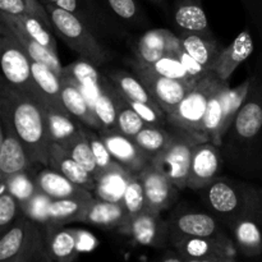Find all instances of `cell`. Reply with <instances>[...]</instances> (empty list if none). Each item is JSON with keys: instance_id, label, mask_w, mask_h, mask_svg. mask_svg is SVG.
<instances>
[{"instance_id": "1", "label": "cell", "mask_w": 262, "mask_h": 262, "mask_svg": "<svg viewBox=\"0 0 262 262\" xmlns=\"http://www.w3.org/2000/svg\"><path fill=\"white\" fill-rule=\"evenodd\" d=\"M220 150L228 170L246 181H262V81L256 72Z\"/></svg>"}, {"instance_id": "2", "label": "cell", "mask_w": 262, "mask_h": 262, "mask_svg": "<svg viewBox=\"0 0 262 262\" xmlns=\"http://www.w3.org/2000/svg\"><path fill=\"white\" fill-rule=\"evenodd\" d=\"M46 106L43 102L13 89L2 81L0 87V119L10 125L25 145L33 164L48 166L49 137L46 122Z\"/></svg>"}, {"instance_id": "3", "label": "cell", "mask_w": 262, "mask_h": 262, "mask_svg": "<svg viewBox=\"0 0 262 262\" xmlns=\"http://www.w3.org/2000/svg\"><path fill=\"white\" fill-rule=\"evenodd\" d=\"M207 211L228 229L248 214L262 210V188L246 179L217 177L199 191Z\"/></svg>"}, {"instance_id": "4", "label": "cell", "mask_w": 262, "mask_h": 262, "mask_svg": "<svg viewBox=\"0 0 262 262\" xmlns=\"http://www.w3.org/2000/svg\"><path fill=\"white\" fill-rule=\"evenodd\" d=\"M2 262H51L46 225L22 214L0 234Z\"/></svg>"}, {"instance_id": "5", "label": "cell", "mask_w": 262, "mask_h": 262, "mask_svg": "<svg viewBox=\"0 0 262 262\" xmlns=\"http://www.w3.org/2000/svg\"><path fill=\"white\" fill-rule=\"evenodd\" d=\"M53 22L54 32L83 60L100 68L109 60V51L101 38L79 18L56 5L43 3Z\"/></svg>"}, {"instance_id": "6", "label": "cell", "mask_w": 262, "mask_h": 262, "mask_svg": "<svg viewBox=\"0 0 262 262\" xmlns=\"http://www.w3.org/2000/svg\"><path fill=\"white\" fill-rule=\"evenodd\" d=\"M169 127L171 129L170 142L163 151L151 158L150 164L165 174L178 187L179 191H183L188 183L194 146L200 142L209 141V138L204 133L179 129L171 125Z\"/></svg>"}, {"instance_id": "7", "label": "cell", "mask_w": 262, "mask_h": 262, "mask_svg": "<svg viewBox=\"0 0 262 262\" xmlns=\"http://www.w3.org/2000/svg\"><path fill=\"white\" fill-rule=\"evenodd\" d=\"M0 63L3 71L2 81L49 106L33 79L32 59L23 50L19 42L5 31H0Z\"/></svg>"}, {"instance_id": "8", "label": "cell", "mask_w": 262, "mask_h": 262, "mask_svg": "<svg viewBox=\"0 0 262 262\" xmlns=\"http://www.w3.org/2000/svg\"><path fill=\"white\" fill-rule=\"evenodd\" d=\"M223 82L224 81L217 78L212 71L202 77L179 102L178 106L170 114H168V124L179 129L204 133L202 122L206 114L207 105L212 94L219 89Z\"/></svg>"}, {"instance_id": "9", "label": "cell", "mask_w": 262, "mask_h": 262, "mask_svg": "<svg viewBox=\"0 0 262 262\" xmlns=\"http://www.w3.org/2000/svg\"><path fill=\"white\" fill-rule=\"evenodd\" d=\"M174 247L184 262H233L238 250L229 237H170Z\"/></svg>"}, {"instance_id": "10", "label": "cell", "mask_w": 262, "mask_h": 262, "mask_svg": "<svg viewBox=\"0 0 262 262\" xmlns=\"http://www.w3.org/2000/svg\"><path fill=\"white\" fill-rule=\"evenodd\" d=\"M72 13L89 26L100 38L123 37L125 30L112 17L100 0H41Z\"/></svg>"}, {"instance_id": "11", "label": "cell", "mask_w": 262, "mask_h": 262, "mask_svg": "<svg viewBox=\"0 0 262 262\" xmlns=\"http://www.w3.org/2000/svg\"><path fill=\"white\" fill-rule=\"evenodd\" d=\"M136 76L143 82L154 99L164 109L166 115L170 114L179 105V102L186 97L196 83L181 81V79L170 78V77L161 76L146 64L136 60L132 66Z\"/></svg>"}, {"instance_id": "12", "label": "cell", "mask_w": 262, "mask_h": 262, "mask_svg": "<svg viewBox=\"0 0 262 262\" xmlns=\"http://www.w3.org/2000/svg\"><path fill=\"white\" fill-rule=\"evenodd\" d=\"M170 237H229L227 228L210 211L177 207L168 219Z\"/></svg>"}, {"instance_id": "13", "label": "cell", "mask_w": 262, "mask_h": 262, "mask_svg": "<svg viewBox=\"0 0 262 262\" xmlns=\"http://www.w3.org/2000/svg\"><path fill=\"white\" fill-rule=\"evenodd\" d=\"M118 232L132 238L140 246L156 250L170 247V228L168 219L164 220L161 214L147 209L130 217L127 224L118 228Z\"/></svg>"}, {"instance_id": "14", "label": "cell", "mask_w": 262, "mask_h": 262, "mask_svg": "<svg viewBox=\"0 0 262 262\" xmlns=\"http://www.w3.org/2000/svg\"><path fill=\"white\" fill-rule=\"evenodd\" d=\"M223 166L224 161L219 145L211 141L197 143L192 154L187 188L199 192L220 176Z\"/></svg>"}, {"instance_id": "15", "label": "cell", "mask_w": 262, "mask_h": 262, "mask_svg": "<svg viewBox=\"0 0 262 262\" xmlns=\"http://www.w3.org/2000/svg\"><path fill=\"white\" fill-rule=\"evenodd\" d=\"M97 132L106 143L115 161L133 174H140L143 168L150 164L151 156L145 152L132 137L123 135L114 128H101Z\"/></svg>"}, {"instance_id": "16", "label": "cell", "mask_w": 262, "mask_h": 262, "mask_svg": "<svg viewBox=\"0 0 262 262\" xmlns=\"http://www.w3.org/2000/svg\"><path fill=\"white\" fill-rule=\"evenodd\" d=\"M36 166L22 141L5 120L0 119V178L22 171H32Z\"/></svg>"}, {"instance_id": "17", "label": "cell", "mask_w": 262, "mask_h": 262, "mask_svg": "<svg viewBox=\"0 0 262 262\" xmlns=\"http://www.w3.org/2000/svg\"><path fill=\"white\" fill-rule=\"evenodd\" d=\"M138 176L145 188L146 209L161 214L173 206L178 199L179 189L165 174L148 164Z\"/></svg>"}, {"instance_id": "18", "label": "cell", "mask_w": 262, "mask_h": 262, "mask_svg": "<svg viewBox=\"0 0 262 262\" xmlns=\"http://www.w3.org/2000/svg\"><path fill=\"white\" fill-rule=\"evenodd\" d=\"M181 50L179 36L165 28H155L141 36L136 48V55L141 63L151 64L163 56L177 55Z\"/></svg>"}, {"instance_id": "19", "label": "cell", "mask_w": 262, "mask_h": 262, "mask_svg": "<svg viewBox=\"0 0 262 262\" xmlns=\"http://www.w3.org/2000/svg\"><path fill=\"white\" fill-rule=\"evenodd\" d=\"M243 257H258L262 255V210L248 214L228 227Z\"/></svg>"}, {"instance_id": "20", "label": "cell", "mask_w": 262, "mask_h": 262, "mask_svg": "<svg viewBox=\"0 0 262 262\" xmlns=\"http://www.w3.org/2000/svg\"><path fill=\"white\" fill-rule=\"evenodd\" d=\"M253 49H255V43H253V38L251 36L250 31L243 30L233 40L230 45L220 50L219 56H217L216 61L212 66L211 71L222 81H229L235 69L243 61L250 58L251 54L253 53Z\"/></svg>"}, {"instance_id": "21", "label": "cell", "mask_w": 262, "mask_h": 262, "mask_svg": "<svg viewBox=\"0 0 262 262\" xmlns=\"http://www.w3.org/2000/svg\"><path fill=\"white\" fill-rule=\"evenodd\" d=\"M35 182L38 191L43 192L53 200L67 199V197H86L92 199L94 192L78 186L63 174L49 166L38 169L35 174Z\"/></svg>"}, {"instance_id": "22", "label": "cell", "mask_w": 262, "mask_h": 262, "mask_svg": "<svg viewBox=\"0 0 262 262\" xmlns=\"http://www.w3.org/2000/svg\"><path fill=\"white\" fill-rule=\"evenodd\" d=\"M48 166L63 174L64 177L71 179L78 186L94 192L95 186H96V179L81 164L77 163L59 143L53 142L49 148Z\"/></svg>"}, {"instance_id": "23", "label": "cell", "mask_w": 262, "mask_h": 262, "mask_svg": "<svg viewBox=\"0 0 262 262\" xmlns=\"http://www.w3.org/2000/svg\"><path fill=\"white\" fill-rule=\"evenodd\" d=\"M132 177V171H129L122 164L115 161L109 169L100 173L96 178L94 196L97 199L105 200V201L122 204L124 192Z\"/></svg>"}, {"instance_id": "24", "label": "cell", "mask_w": 262, "mask_h": 262, "mask_svg": "<svg viewBox=\"0 0 262 262\" xmlns=\"http://www.w3.org/2000/svg\"><path fill=\"white\" fill-rule=\"evenodd\" d=\"M61 81V99L66 109L73 115L76 119L83 123L84 125L99 130L102 128L99 117L95 113L94 107L87 100L86 95L81 89L69 79L60 77Z\"/></svg>"}, {"instance_id": "25", "label": "cell", "mask_w": 262, "mask_h": 262, "mask_svg": "<svg viewBox=\"0 0 262 262\" xmlns=\"http://www.w3.org/2000/svg\"><path fill=\"white\" fill-rule=\"evenodd\" d=\"M173 18L184 32H196L212 37L202 0H174Z\"/></svg>"}, {"instance_id": "26", "label": "cell", "mask_w": 262, "mask_h": 262, "mask_svg": "<svg viewBox=\"0 0 262 262\" xmlns=\"http://www.w3.org/2000/svg\"><path fill=\"white\" fill-rule=\"evenodd\" d=\"M129 216L122 204H115L94 197L87 206L82 223L101 228L118 229L122 225L127 224Z\"/></svg>"}, {"instance_id": "27", "label": "cell", "mask_w": 262, "mask_h": 262, "mask_svg": "<svg viewBox=\"0 0 262 262\" xmlns=\"http://www.w3.org/2000/svg\"><path fill=\"white\" fill-rule=\"evenodd\" d=\"M101 76L102 74L97 72V67L82 59V60L76 61V63L63 67V72H61L60 77H64V78L76 83L83 91L87 100L94 107V102L100 91Z\"/></svg>"}, {"instance_id": "28", "label": "cell", "mask_w": 262, "mask_h": 262, "mask_svg": "<svg viewBox=\"0 0 262 262\" xmlns=\"http://www.w3.org/2000/svg\"><path fill=\"white\" fill-rule=\"evenodd\" d=\"M0 22H5L8 25L13 26V27L18 28L23 33H26L28 37L33 38L35 41L40 42L41 45L50 49L53 53L58 54L55 32L37 18L30 17V15H13L0 12Z\"/></svg>"}, {"instance_id": "29", "label": "cell", "mask_w": 262, "mask_h": 262, "mask_svg": "<svg viewBox=\"0 0 262 262\" xmlns=\"http://www.w3.org/2000/svg\"><path fill=\"white\" fill-rule=\"evenodd\" d=\"M92 199L67 197L53 200L49 210V223L46 227H64L71 223H82L87 206Z\"/></svg>"}, {"instance_id": "30", "label": "cell", "mask_w": 262, "mask_h": 262, "mask_svg": "<svg viewBox=\"0 0 262 262\" xmlns=\"http://www.w3.org/2000/svg\"><path fill=\"white\" fill-rule=\"evenodd\" d=\"M0 31H5V32H8L9 35H12L13 37L19 42V45L22 46L23 50L28 54V56H30L32 60L45 64L49 68L53 69L59 77L61 76L63 66H61L60 60H59L58 54L53 53L50 49L41 45L40 42L35 41L33 38L28 37V36L26 35V33H23L20 30H18V28L13 27V26L8 25V23L5 22H0Z\"/></svg>"}, {"instance_id": "31", "label": "cell", "mask_w": 262, "mask_h": 262, "mask_svg": "<svg viewBox=\"0 0 262 262\" xmlns=\"http://www.w3.org/2000/svg\"><path fill=\"white\" fill-rule=\"evenodd\" d=\"M48 247L53 261L71 262L78 257L76 229L66 227H46Z\"/></svg>"}, {"instance_id": "32", "label": "cell", "mask_w": 262, "mask_h": 262, "mask_svg": "<svg viewBox=\"0 0 262 262\" xmlns=\"http://www.w3.org/2000/svg\"><path fill=\"white\" fill-rule=\"evenodd\" d=\"M182 48L197 61L211 71L222 49L217 46L214 37L196 32H184L179 36Z\"/></svg>"}, {"instance_id": "33", "label": "cell", "mask_w": 262, "mask_h": 262, "mask_svg": "<svg viewBox=\"0 0 262 262\" xmlns=\"http://www.w3.org/2000/svg\"><path fill=\"white\" fill-rule=\"evenodd\" d=\"M32 74L41 94L48 101L49 106L58 110H67L61 99L60 77L48 66L32 60ZM68 112V110H67Z\"/></svg>"}, {"instance_id": "34", "label": "cell", "mask_w": 262, "mask_h": 262, "mask_svg": "<svg viewBox=\"0 0 262 262\" xmlns=\"http://www.w3.org/2000/svg\"><path fill=\"white\" fill-rule=\"evenodd\" d=\"M229 87V81H224L220 84L219 89L212 94L209 105H207L204 122H202V132L206 135L209 141H211L215 145L219 146L222 143L220 128H222L223 115H224L225 95H227V91Z\"/></svg>"}, {"instance_id": "35", "label": "cell", "mask_w": 262, "mask_h": 262, "mask_svg": "<svg viewBox=\"0 0 262 262\" xmlns=\"http://www.w3.org/2000/svg\"><path fill=\"white\" fill-rule=\"evenodd\" d=\"M94 110L101 122L102 128L117 129L118 115V90L106 74L101 76L100 91L94 102Z\"/></svg>"}, {"instance_id": "36", "label": "cell", "mask_w": 262, "mask_h": 262, "mask_svg": "<svg viewBox=\"0 0 262 262\" xmlns=\"http://www.w3.org/2000/svg\"><path fill=\"white\" fill-rule=\"evenodd\" d=\"M107 78L112 81L115 89L125 97V99L135 100V101L147 102V104L159 105L152 95L147 90V87L143 84V82L137 76L128 73L125 71H110L105 73Z\"/></svg>"}, {"instance_id": "37", "label": "cell", "mask_w": 262, "mask_h": 262, "mask_svg": "<svg viewBox=\"0 0 262 262\" xmlns=\"http://www.w3.org/2000/svg\"><path fill=\"white\" fill-rule=\"evenodd\" d=\"M49 137L51 142L61 143L81 130L83 123L73 117L67 110H58L53 107L46 109Z\"/></svg>"}, {"instance_id": "38", "label": "cell", "mask_w": 262, "mask_h": 262, "mask_svg": "<svg viewBox=\"0 0 262 262\" xmlns=\"http://www.w3.org/2000/svg\"><path fill=\"white\" fill-rule=\"evenodd\" d=\"M77 163L81 164L95 179L97 178V176L100 174L99 166H97L96 160H95L94 152H92L91 145H90L89 140H87V136L83 130V124H82L81 130L76 135H73L72 137H69L68 140H66L64 142L59 143Z\"/></svg>"}, {"instance_id": "39", "label": "cell", "mask_w": 262, "mask_h": 262, "mask_svg": "<svg viewBox=\"0 0 262 262\" xmlns=\"http://www.w3.org/2000/svg\"><path fill=\"white\" fill-rule=\"evenodd\" d=\"M114 19L120 25L137 28L147 22L145 12L141 9L137 0H100Z\"/></svg>"}, {"instance_id": "40", "label": "cell", "mask_w": 262, "mask_h": 262, "mask_svg": "<svg viewBox=\"0 0 262 262\" xmlns=\"http://www.w3.org/2000/svg\"><path fill=\"white\" fill-rule=\"evenodd\" d=\"M171 138V129L160 125L147 124L133 137L137 145L152 158L168 146Z\"/></svg>"}, {"instance_id": "41", "label": "cell", "mask_w": 262, "mask_h": 262, "mask_svg": "<svg viewBox=\"0 0 262 262\" xmlns=\"http://www.w3.org/2000/svg\"><path fill=\"white\" fill-rule=\"evenodd\" d=\"M0 12L13 15L35 17L54 31L50 15L41 0H0Z\"/></svg>"}, {"instance_id": "42", "label": "cell", "mask_w": 262, "mask_h": 262, "mask_svg": "<svg viewBox=\"0 0 262 262\" xmlns=\"http://www.w3.org/2000/svg\"><path fill=\"white\" fill-rule=\"evenodd\" d=\"M35 173L32 171H22L13 174L8 178H0V183H4L8 191L19 201L20 206L30 201L38 192L35 182Z\"/></svg>"}, {"instance_id": "43", "label": "cell", "mask_w": 262, "mask_h": 262, "mask_svg": "<svg viewBox=\"0 0 262 262\" xmlns=\"http://www.w3.org/2000/svg\"><path fill=\"white\" fill-rule=\"evenodd\" d=\"M147 123L136 113V110L127 102V100L118 91V115L117 129L128 137H135Z\"/></svg>"}, {"instance_id": "44", "label": "cell", "mask_w": 262, "mask_h": 262, "mask_svg": "<svg viewBox=\"0 0 262 262\" xmlns=\"http://www.w3.org/2000/svg\"><path fill=\"white\" fill-rule=\"evenodd\" d=\"M122 206L127 211L129 219L146 210L145 188H143L142 181L138 174H133V177L130 178L129 184L123 196Z\"/></svg>"}, {"instance_id": "45", "label": "cell", "mask_w": 262, "mask_h": 262, "mask_svg": "<svg viewBox=\"0 0 262 262\" xmlns=\"http://www.w3.org/2000/svg\"><path fill=\"white\" fill-rule=\"evenodd\" d=\"M146 66L150 67L152 71H155L156 73L161 74V76L181 79V81L189 82V83H197V82H199L189 76L186 67L183 66V63L179 60V58L177 55L163 56V58L158 59V60L154 61V63L146 64Z\"/></svg>"}, {"instance_id": "46", "label": "cell", "mask_w": 262, "mask_h": 262, "mask_svg": "<svg viewBox=\"0 0 262 262\" xmlns=\"http://www.w3.org/2000/svg\"><path fill=\"white\" fill-rule=\"evenodd\" d=\"M23 214L19 201L0 183V234L5 232Z\"/></svg>"}, {"instance_id": "47", "label": "cell", "mask_w": 262, "mask_h": 262, "mask_svg": "<svg viewBox=\"0 0 262 262\" xmlns=\"http://www.w3.org/2000/svg\"><path fill=\"white\" fill-rule=\"evenodd\" d=\"M83 130L84 133H86L90 145H91L92 152H94L95 160H96L97 166H99L100 173H102V171L109 169L110 166L115 163V159L113 158L112 152H110L109 148H107L106 143L102 141V138L100 137L99 132H97L96 129L83 124Z\"/></svg>"}, {"instance_id": "48", "label": "cell", "mask_w": 262, "mask_h": 262, "mask_svg": "<svg viewBox=\"0 0 262 262\" xmlns=\"http://www.w3.org/2000/svg\"><path fill=\"white\" fill-rule=\"evenodd\" d=\"M53 199L45 194L43 192L38 191L30 201L26 202L22 206L23 214L27 215L31 219L36 220L42 224H48L49 223V210H50V205Z\"/></svg>"}, {"instance_id": "49", "label": "cell", "mask_w": 262, "mask_h": 262, "mask_svg": "<svg viewBox=\"0 0 262 262\" xmlns=\"http://www.w3.org/2000/svg\"><path fill=\"white\" fill-rule=\"evenodd\" d=\"M262 42V0H239Z\"/></svg>"}, {"instance_id": "50", "label": "cell", "mask_w": 262, "mask_h": 262, "mask_svg": "<svg viewBox=\"0 0 262 262\" xmlns=\"http://www.w3.org/2000/svg\"><path fill=\"white\" fill-rule=\"evenodd\" d=\"M177 56H178L179 60L183 63V66L186 67V69H187V72L189 73V76H191L193 79H196V81H200L202 77H205L207 73H209V72H211V71H209L206 67L202 66L200 61H197L196 59L192 58V56L189 55V54L187 53L183 48H182V50L177 54Z\"/></svg>"}, {"instance_id": "51", "label": "cell", "mask_w": 262, "mask_h": 262, "mask_svg": "<svg viewBox=\"0 0 262 262\" xmlns=\"http://www.w3.org/2000/svg\"><path fill=\"white\" fill-rule=\"evenodd\" d=\"M77 234V250L79 253L91 252L99 245V241L95 237L92 233L87 232V230L76 229Z\"/></svg>"}, {"instance_id": "52", "label": "cell", "mask_w": 262, "mask_h": 262, "mask_svg": "<svg viewBox=\"0 0 262 262\" xmlns=\"http://www.w3.org/2000/svg\"><path fill=\"white\" fill-rule=\"evenodd\" d=\"M161 261L166 262V261H170V262H184L183 258L181 257V255L178 253V251L176 250L174 247L171 248H165V251H164V255L161 256L160 258Z\"/></svg>"}, {"instance_id": "53", "label": "cell", "mask_w": 262, "mask_h": 262, "mask_svg": "<svg viewBox=\"0 0 262 262\" xmlns=\"http://www.w3.org/2000/svg\"><path fill=\"white\" fill-rule=\"evenodd\" d=\"M253 72H256V73L258 74V77H260L261 81H262V55L258 56V59L256 60L255 71H253Z\"/></svg>"}, {"instance_id": "54", "label": "cell", "mask_w": 262, "mask_h": 262, "mask_svg": "<svg viewBox=\"0 0 262 262\" xmlns=\"http://www.w3.org/2000/svg\"><path fill=\"white\" fill-rule=\"evenodd\" d=\"M151 4L156 5V7L161 8V9H166V2L165 0H147Z\"/></svg>"}]
</instances>
